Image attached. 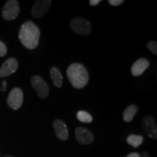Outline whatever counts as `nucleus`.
<instances>
[{
    "mask_svg": "<svg viewBox=\"0 0 157 157\" xmlns=\"http://www.w3.org/2000/svg\"><path fill=\"white\" fill-rule=\"evenodd\" d=\"M75 137L78 143L87 145L92 143L95 140L93 133L84 127H77L75 130Z\"/></svg>",
    "mask_w": 157,
    "mask_h": 157,
    "instance_id": "obj_8",
    "label": "nucleus"
},
{
    "mask_svg": "<svg viewBox=\"0 0 157 157\" xmlns=\"http://www.w3.org/2000/svg\"><path fill=\"white\" fill-rule=\"evenodd\" d=\"M20 7L18 2L16 0H10L5 3L2 9V17L6 21L14 20L18 16Z\"/></svg>",
    "mask_w": 157,
    "mask_h": 157,
    "instance_id": "obj_5",
    "label": "nucleus"
},
{
    "mask_svg": "<svg viewBox=\"0 0 157 157\" xmlns=\"http://www.w3.org/2000/svg\"><path fill=\"white\" fill-rule=\"evenodd\" d=\"M23 102V93L20 88H14L10 93L7 98V105L13 110H17L21 107Z\"/></svg>",
    "mask_w": 157,
    "mask_h": 157,
    "instance_id": "obj_6",
    "label": "nucleus"
},
{
    "mask_svg": "<svg viewBox=\"0 0 157 157\" xmlns=\"http://www.w3.org/2000/svg\"><path fill=\"white\" fill-rule=\"evenodd\" d=\"M124 2V0H109V3L112 6H119Z\"/></svg>",
    "mask_w": 157,
    "mask_h": 157,
    "instance_id": "obj_19",
    "label": "nucleus"
},
{
    "mask_svg": "<svg viewBox=\"0 0 157 157\" xmlns=\"http://www.w3.org/2000/svg\"><path fill=\"white\" fill-rule=\"evenodd\" d=\"M101 2V0H90L89 4H90V5H91V6H96V5H99Z\"/></svg>",
    "mask_w": 157,
    "mask_h": 157,
    "instance_id": "obj_20",
    "label": "nucleus"
},
{
    "mask_svg": "<svg viewBox=\"0 0 157 157\" xmlns=\"http://www.w3.org/2000/svg\"><path fill=\"white\" fill-rule=\"evenodd\" d=\"M7 48L4 42L0 41V57H4L7 54Z\"/></svg>",
    "mask_w": 157,
    "mask_h": 157,
    "instance_id": "obj_18",
    "label": "nucleus"
},
{
    "mask_svg": "<svg viewBox=\"0 0 157 157\" xmlns=\"http://www.w3.org/2000/svg\"><path fill=\"white\" fill-rule=\"evenodd\" d=\"M6 87H7V82L6 81L2 82V91H5Z\"/></svg>",
    "mask_w": 157,
    "mask_h": 157,
    "instance_id": "obj_23",
    "label": "nucleus"
},
{
    "mask_svg": "<svg viewBox=\"0 0 157 157\" xmlns=\"http://www.w3.org/2000/svg\"><path fill=\"white\" fill-rule=\"evenodd\" d=\"M140 157H150V156H149V154L148 152L144 151L141 153V154H140Z\"/></svg>",
    "mask_w": 157,
    "mask_h": 157,
    "instance_id": "obj_22",
    "label": "nucleus"
},
{
    "mask_svg": "<svg viewBox=\"0 0 157 157\" xmlns=\"http://www.w3.org/2000/svg\"><path fill=\"white\" fill-rule=\"evenodd\" d=\"M142 124L143 128L148 136L156 140L157 138V126L154 118L151 116H146L143 118Z\"/></svg>",
    "mask_w": 157,
    "mask_h": 157,
    "instance_id": "obj_9",
    "label": "nucleus"
},
{
    "mask_svg": "<svg viewBox=\"0 0 157 157\" xmlns=\"http://www.w3.org/2000/svg\"><path fill=\"white\" fill-rule=\"evenodd\" d=\"M147 48L154 55H157V42L156 41H150L147 43Z\"/></svg>",
    "mask_w": 157,
    "mask_h": 157,
    "instance_id": "obj_17",
    "label": "nucleus"
},
{
    "mask_svg": "<svg viewBox=\"0 0 157 157\" xmlns=\"http://www.w3.org/2000/svg\"><path fill=\"white\" fill-rule=\"evenodd\" d=\"M50 73L54 85L58 88L61 87L63 85V76L60 71L57 67H52L50 68Z\"/></svg>",
    "mask_w": 157,
    "mask_h": 157,
    "instance_id": "obj_13",
    "label": "nucleus"
},
{
    "mask_svg": "<svg viewBox=\"0 0 157 157\" xmlns=\"http://www.w3.org/2000/svg\"><path fill=\"white\" fill-rule=\"evenodd\" d=\"M31 83L39 98L45 99L49 95V87L47 82L40 76H34L31 79Z\"/></svg>",
    "mask_w": 157,
    "mask_h": 157,
    "instance_id": "obj_4",
    "label": "nucleus"
},
{
    "mask_svg": "<svg viewBox=\"0 0 157 157\" xmlns=\"http://www.w3.org/2000/svg\"><path fill=\"white\" fill-rule=\"evenodd\" d=\"M126 157H140V154L135 152L130 153V154H127Z\"/></svg>",
    "mask_w": 157,
    "mask_h": 157,
    "instance_id": "obj_21",
    "label": "nucleus"
},
{
    "mask_svg": "<svg viewBox=\"0 0 157 157\" xmlns=\"http://www.w3.org/2000/svg\"><path fill=\"white\" fill-rule=\"evenodd\" d=\"M18 67V63L15 58H10L4 63L0 68V77H7L14 74Z\"/></svg>",
    "mask_w": 157,
    "mask_h": 157,
    "instance_id": "obj_10",
    "label": "nucleus"
},
{
    "mask_svg": "<svg viewBox=\"0 0 157 157\" xmlns=\"http://www.w3.org/2000/svg\"><path fill=\"white\" fill-rule=\"evenodd\" d=\"M70 28L76 34L87 36L90 34L92 30L91 24L87 19L83 17H75L71 21Z\"/></svg>",
    "mask_w": 157,
    "mask_h": 157,
    "instance_id": "obj_3",
    "label": "nucleus"
},
{
    "mask_svg": "<svg viewBox=\"0 0 157 157\" xmlns=\"http://www.w3.org/2000/svg\"><path fill=\"white\" fill-rule=\"evenodd\" d=\"M66 75L70 83L76 89L84 87L89 82V74L87 68L78 63H74L68 66Z\"/></svg>",
    "mask_w": 157,
    "mask_h": 157,
    "instance_id": "obj_2",
    "label": "nucleus"
},
{
    "mask_svg": "<svg viewBox=\"0 0 157 157\" xmlns=\"http://www.w3.org/2000/svg\"><path fill=\"white\" fill-rule=\"evenodd\" d=\"M137 111H138V108L135 104H131L128 107H127L124 111L123 113V120L125 122H130L133 120V118L135 117Z\"/></svg>",
    "mask_w": 157,
    "mask_h": 157,
    "instance_id": "obj_14",
    "label": "nucleus"
},
{
    "mask_svg": "<svg viewBox=\"0 0 157 157\" xmlns=\"http://www.w3.org/2000/svg\"><path fill=\"white\" fill-rule=\"evenodd\" d=\"M4 157H13V156H10V155H7V156H5Z\"/></svg>",
    "mask_w": 157,
    "mask_h": 157,
    "instance_id": "obj_24",
    "label": "nucleus"
},
{
    "mask_svg": "<svg viewBox=\"0 0 157 157\" xmlns=\"http://www.w3.org/2000/svg\"><path fill=\"white\" fill-rule=\"evenodd\" d=\"M18 36L25 48L29 50H34L39 44L40 31L35 23L29 21L21 25Z\"/></svg>",
    "mask_w": 157,
    "mask_h": 157,
    "instance_id": "obj_1",
    "label": "nucleus"
},
{
    "mask_svg": "<svg viewBox=\"0 0 157 157\" xmlns=\"http://www.w3.org/2000/svg\"><path fill=\"white\" fill-rule=\"evenodd\" d=\"M52 2L50 0H39L34 3L31 9V14L35 18H40L50 10Z\"/></svg>",
    "mask_w": 157,
    "mask_h": 157,
    "instance_id": "obj_7",
    "label": "nucleus"
},
{
    "mask_svg": "<svg viewBox=\"0 0 157 157\" xmlns=\"http://www.w3.org/2000/svg\"><path fill=\"white\" fill-rule=\"evenodd\" d=\"M76 117L79 121L83 123H91L93 121V117L87 111H79L76 113Z\"/></svg>",
    "mask_w": 157,
    "mask_h": 157,
    "instance_id": "obj_16",
    "label": "nucleus"
},
{
    "mask_svg": "<svg viewBox=\"0 0 157 157\" xmlns=\"http://www.w3.org/2000/svg\"><path fill=\"white\" fill-rule=\"evenodd\" d=\"M143 137L141 135H130L127 138V142L129 145L132 146L133 148H137L142 144Z\"/></svg>",
    "mask_w": 157,
    "mask_h": 157,
    "instance_id": "obj_15",
    "label": "nucleus"
},
{
    "mask_svg": "<svg viewBox=\"0 0 157 157\" xmlns=\"http://www.w3.org/2000/svg\"><path fill=\"white\" fill-rule=\"evenodd\" d=\"M149 65L150 63L147 59L143 58L138 59L133 63L132 68H131V73H132V76H140L149 67Z\"/></svg>",
    "mask_w": 157,
    "mask_h": 157,
    "instance_id": "obj_12",
    "label": "nucleus"
},
{
    "mask_svg": "<svg viewBox=\"0 0 157 157\" xmlns=\"http://www.w3.org/2000/svg\"><path fill=\"white\" fill-rule=\"evenodd\" d=\"M53 128L55 129V132L59 140L65 141L68 140V130L67 126L63 121L60 120V119H56L53 121Z\"/></svg>",
    "mask_w": 157,
    "mask_h": 157,
    "instance_id": "obj_11",
    "label": "nucleus"
}]
</instances>
